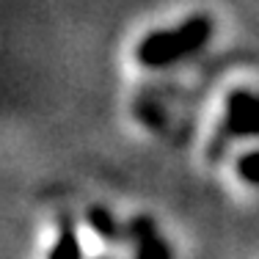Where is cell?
<instances>
[{
	"label": "cell",
	"mask_w": 259,
	"mask_h": 259,
	"mask_svg": "<svg viewBox=\"0 0 259 259\" xmlns=\"http://www.w3.org/2000/svg\"><path fill=\"white\" fill-rule=\"evenodd\" d=\"M207 33L204 22H190L188 28L177 30V36H157V39H149L144 47H141V55L146 61H165L171 55H180L185 50H190L193 45H199Z\"/></svg>",
	"instance_id": "cell-1"
}]
</instances>
